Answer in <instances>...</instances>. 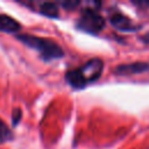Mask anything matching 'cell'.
<instances>
[{"label":"cell","instance_id":"277c9868","mask_svg":"<svg viewBox=\"0 0 149 149\" xmlns=\"http://www.w3.org/2000/svg\"><path fill=\"white\" fill-rule=\"evenodd\" d=\"M108 20H109L111 24L120 31H135L136 29H139L137 26L128 16H126L123 13H121L116 8L109 9Z\"/></svg>","mask_w":149,"mask_h":149},{"label":"cell","instance_id":"9c48e42d","mask_svg":"<svg viewBox=\"0 0 149 149\" xmlns=\"http://www.w3.org/2000/svg\"><path fill=\"white\" fill-rule=\"evenodd\" d=\"M59 5L68 10H73L76 7H78L80 5V2L79 1H62V2H59Z\"/></svg>","mask_w":149,"mask_h":149},{"label":"cell","instance_id":"8fae6325","mask_svg":"<svg viewBox=\"0 0 149 149\" xmlns=\"http://www.w3.org/2000/svg\"><path fill=\"white\" fill-rule=\"evenodd\" d=\"M142 40H143V42H144V43L149 44V33H148V34H146V35L143 36V38H142Z\"/></svg>","mask_w":149,"mask_h":149},{"label":"cell","instance_id":"8992f818","mask_svg":"<svg viewBox=\"0 0 149 149\" xmlns=\"http://www.w3.org/2000/svg\"><path fill=\"white\" fill-rule=\"evenodd\" d=\"M21 29V24L12 16L0 13V31L15 34Z\"/></svg>","mask_w":149,"mask_h":149},{"label":"cell","instance_id":"52a82bcc","mask_svg":"<svg viewBox=\"0 0 149 149\" xmlns=\"http://www.w3.org/2000/svg\"><path fill=\"white\" fill-rule=\"evenodd\" d=\"M38 12L48 17L59 16V8L56 2H41L38 6Z\"/></svg>","mask_w":149,"mask_h":149},{"label":"cell","instance_id":"ba28073f","mask_svg":"<svg viewBox=\"0 0 149 149\" xmlns=\"http://www.w3.org/2000/svg\"><path fill=\"white\" fill-rule=\"evenodd\" d=\"M14 137L10 128L7 126V123L0 119V142L3 143V142H8V141H12Z\"/></svg>","mask_w":149,"mask_h":149},{"label":"cell","instance_id":"3957f363","mask_svg":"<svg viewBox=\"0 0 149 149\" xmlns=\"http://www.w3.org/2000/svg\"><path fill=\"white\" fill-rule=\"evenodd\" d=\"M76 26L78 29L86 33L98 34L105 27V19L100 15L97 7H87L81 9Z\"/></svg>","mask_w":149,"mask_h":149},{"label":"cell","instance_id":"6da1fadb","mask_svg":"<svg viewBox=\"0 0 149 149\" xmlns=\"http://www.w3.org/2000/svg\"><path fill=\"white\" fill-rule=\"evenodd\" d=\"M104 70V63L100 58H92L79 68L66 71V81L76 90L85 87L88 83L99 79Z\"/></svg>","mask_w":149,"mask_h":149},{"label":"cell","instance_id":"7a4b0ae2","mask_svg":"<svg viewBox=\"0 0 149 149\" xmlns=\"http://www.w3.org/2000/svg\"><path fill=\"white\" fill-rule=\"evenodd\" d=\"M16 38L24 45L36 50L40 57L45 62L58 59L64 56V51L61 48V45L50 38L35 36L30 34H17Z\"/></svg>","mask_w":149,"mask_h":149},{"label":"cell","instance_id":"30bf717a","mask_svg":"<svg viewBox=\"0 0 149 149\" xmlns=\"http://www.w3.org/2000/svg\"><path fill=\"white\" fill-rule=\"evenodd\" d=\"M21 116H22V112H21V109L15 108V109L13 111V113H12V121H13V125H14V126L17 125V122H20Z\"/></svg>","mask_w":149,"mask_h":149},{"label":"cell","instance_id":"5b68a950","mask_svg":"<svg viewBox=\"0 0 149 149\" xmlns=\"http://www.w3.org/2000/svg\"><path fill=\"white\" fill-rule=\"evenodd\" d=\"M149 70V64L148 63H143V62H136V63H130V64H122L119 65L114 72L121 76H126V74H136V73H141Z\"/></svg>","mask_w":149,"mask_h":149}]
</instances>
